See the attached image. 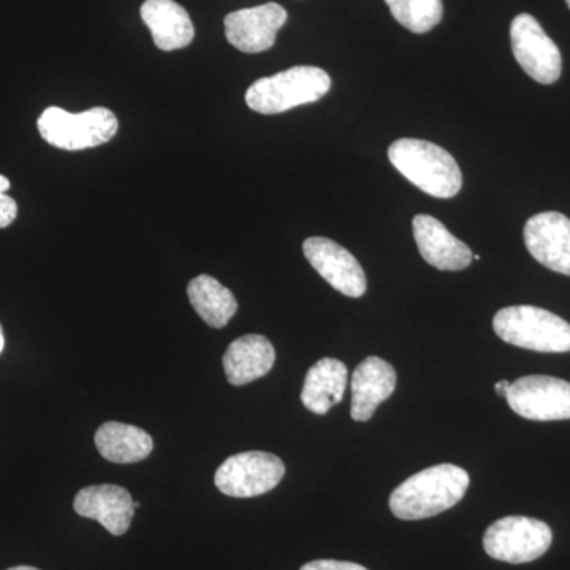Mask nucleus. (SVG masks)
<instances>
[{
  "label": "nucleus",
  "instance_id": "nucleus-1",
  "mask_svg": "<svg viewBox=\"0 0 570 570\" xmlns=\"http://www.w3.org/2000/svg\"><path fill=\"white\" fill-rule=\"evenodd\" d=\"M469 482L468 472L455 464L423 469L393 491L390 510L400 520L431 519L459 504Z\"/></svg>",
  "mask_w": 570,
  "mask_h": 570
},
{
  "label": "nucleus",
  "instance_id": "nucleus-2",
  "mask_svg": "<svg viewBox=\"0 0 570 570\" xmlns=\"http://www.w3.org/2000/svg\"><path fill=\"white\" fill-rule=\"evenodd\" d=\"M389 159L407 181L431 197H455L463 186L459 164L434 142L401 138L390 146Z\"/></svg>",
  "mask_w": 570,
  "mask_h": 570
},
{
  "label": "nucleus",
  "instance_id": "nucleus-3",
  "mask_svg": "<svg viewBox=\"0 0 570 570\" xmlns=\"http://www.w3.org/2000/svg\"><path fill=\"white\" fill-rule=\"evenodd\" d=\"M332 88V78L313 66H296L261 78L246 92V104L261 115H279L299 105L321 100Z\"/></svg>",
  "mask_w": 570,
  "mask_h": 570
},
{
  "label": "nucleus",
  "instance_id": "nucleus-4",
  "mask_svg": "<svg viewBox=\"0 0 570 570\" xmlns=\"http://www.w3.org/2000/svg\"><path fill=\"white\" fill-rule=\"evenodd\" d=\"M497 335L512 346L540 352H570V324L542 307L520 305L502 307L493 318Z\"/></svg>",
  "mask_w": 570,
  "mask_h": 570
},
{
  "label": "nucleus",
  "instance_id": "nucleus-5",
  "mask_svg": "<svg viewBox=\"0 0 570 570\" xmlns=\"http://www.w3.org/2000/svg\"><path fill=\"white\" fill-rule=\"evenodd\" d=\"M37 127L48 145L63 151H81L112 140L118 134L119 122L115 112L104 107L91 108L78 115L59 107H50L41 112Z\"/></svg>",
  "mask_w": 570,
  "mask_h": 570
},
{
  "label": "nucleus",
  "instance_id": "nucleus-6",
  "mask_svg": "<svg viewBox=\"0 0 570 570\" xmlns=\"http://www.w3.org/2000/svg\"><path fill=\"white\" fill-rule=\"evenodd\" d=\"M553 534L549 524L528 517H504L494 521L483 535L489 557L510 564L539 560L549 551Z\"/></svg>",
  "mask_w": 570,
  "mask_h": 570
},
{
  "label": "nucleus",
  "instance_id": "nucleus-7",
  "mask_svg": "<svg viewBox=\"0 0 570 570\" xmlns=\"http://www.w3.org/2000/svg\"><path fill=\"white\" fill-rule=\"evenodd\" d=\"M285 466L279 456L266 452H245L220 464L214 483L230 498H255L279 485Z\"/></svg>",
  "mask_w": 570,
  "mask_h": 570
},
{
  "label": "nucleus",
  "instance_id": "nucleus-8",
  "mask_svg": "<svg viewBox=\"0 0 570 570\" xmlns=\"http://www.w3.org/2000/svg\"><path fill=\"white\" fill-rule=\"evenodd\" d=\"M512 52L521 69L540 82L553 85L560 80L562 59L560 48L547 36L534 17L521 13L510 24Z\"/></svg>",
  "mask_w": 570,
  "mask_h": 570
},
{
  "label": "nucleus",
  "instance_id": "nucleus-9",
  "mask_svg": "<svg viewBox=\"0 0 570 570\" xmlns=\"http://www.w3.org/2000/svg\"><path fill=\"white\" fill-rule=\"evenodd\" d=\"M510 409L535 422L570 419V382L550 376H527L510 384L505 393Z\"/></svg>",
  "mask_w": 570,
  "mask_h": 570
},
{
  "label": "nucleus",
  "instance_id": "nucleus-10",
  "mask_svg": "<svg viewBox=\"0 0 570 570\" xmlns=\"http://www.w3.org/2000/svg\"><path fill=\"white\" fill-rule=\"evenodd\" d=\"M311 266L340 294L360 298L366 292V276L358 261L330 238L313 236L303 243Z\"/></svg>",
  "mask_w": 570,
  "mask_h": 570
},
{
  "label": "nucleus",
  "instance_id": "nucleus-11",
  "mask_svg": "<svg viewBox=\"0 0 570 570\" xmlns=\"http://www.w3.org/2000/svg\"><path fill=\"white\" fill-rule=\"evenodd\" d=\"M287 22V11L279 3L232 11L225 17V37L236 50L262 52L275 45L277 32Z\"/></svg>",
  "mask_w": 570,
  "mask_h": 570
},
{
  "label": "nucleus",
  "instance_id": "nucleus-12",
  "mask_svg": "<svg viewBox=\"0 0 570 570\" xmlns=\"http://www.w3.org/2000/svg\"><path fill=\"white\" fill-rule=\"evenodd\" d=\"M524 245L540 265L570 276V219L564 214H535L524 225Z\"/></svg>",
  "mask_w": 570,
  "mask_h": 570
},
{
  "label": "nucleus",
  "instance_id": "nucleus-13",
  "mask_svg": "<svg viewBox=\"0 0 570 570\" xmlns=\"http://www.w3.org/2000/svg\"><path fill=\"white\" fill-rule=\"evenodd\" d=\"M75 512L85 519L99 521L112 535H122L129 531L135 513V501L122 487H86L75 497Z\"/></svg>",
  "mask_w": 570,
  "mask_h": 570
},
{
  "label": "nucleus",
  "instance_id": "nucleus-14",
  "mask_svg": "<svg viewBox=\"0 0 570 570\" xmlns=\"http://www.w3.org/2000/svg\"><path fill=\"white\" fill-rule=\"evenodd\" d=\"M420 254L428 264L442 272H461L472 264V250L453 236L441 220L417 214L412 220Z\"/></svg>",
  "mask_w": 570,
  "mask_h": 570
},
{
  "label": "nucleus",
  "instance_id": "nucleus-15",
  "mask_svg": "<svg viewBox=\"0 0 570 570\" xmlns=\"http://www.w3.org/2000/svg\"><path fill=\"white\" fill-rule=\"evenodd\" d=\"M351 387L352 419L355 422H367L381 403L389 400L395 392V367L379 356H367L355 367Z\"/></svg>",
  "mask_w": 570,
  "mask_h": 570
},
{
  "label": "nucleus",
  "instance_id": "nucleus-16",
  "mask_svg": "<svg viewBox=\"0 0 570 570\" xmlns=\"http://www.w3.org/2000/svg\"><path fill=\"white\" fill-rule=\"evenodd\" d=\"M140 14L159 50H181L193 43V20L186 9L175 0H146Z\"/></svg>",
  "mask_w": 570,
  "mask_h": 570
},
{
  "label": "nucleus",
  "instance_id": "nucleus-17",
  "mask_svg": "<svg viewBox=\"0 0 570 570\" xmlns=\"http://www.w3.org/2000/svg\"><path fill=\"white\" fill-rule=\"evenodd\" d=\"M276 352L261 335L238 337L224 354V371L232 385H246L266 376L275 365Z\"/></svg>",
  "mask_w": 570,
  "mask_h": 570
},
{
  "label": "nucleus",
  "instance_id": "nucleus-18",
  "mask_svg": "<svg viewBox=\"0 0 570 570\" xmlns=\"http://www.w3.org/2000/svg\"><path fill=\"white\" fill-rule=\"evenodd\" d=\"M347 387V366L336 358L318 360L307 371L302 401L306 409L317 415H325L341 403Z\"/></svg>",
  "mask_w": 570,
  "mask_h": 570
},
{
  "label": "nucleus",
  "instance_id": "nucleus-19",
  "mask_svg": "<svg viewBox=\"0 0 570 570\" xmlns=\"http://www.w3.org/2000/svg\"><path fill=\"white\" fill-rule=\"evenodd\" d=\"M96 448L111 463L130 464L148 459L154 449L153 438L141 428L127 423L107 422L97 430Z\"/></svg>",
  "mask_w": 570,
  "mask_h": 570
},
{
  "label": "nucleus",
  "instance_id": "nucleus-20",
  "mask_svg": "<svg viewBox=\"0 0 570 570\" xmlns=\"http://www.w3.org/2000/svg\"><path fill=\"white\" fill-rule=\"evenodd\" d=\"M187 295L198 316L213 328H224L238 311L235 295L208 275L194 277L187 285Z\"/></svg>",
  "mask_w": 570,
  "mask_h": 570
},
{
  "label": "nucleus",
  "instance_id": "nucleus-21",
  "mask_svg": "<svg viewBox=\"0 0 570 570\" xmlns=\"http://www.w3.org/2000/svg\"><path fill=\"white\" fill-rule=\"evenodd\" d=\"M385 3L393 18L414 33L430 32L444 17L442 0H385Z\"/></svg>",
  "mask_w": 570,
  "mask_h": 570
},
{
  "label": "nucleus",
  "instance_id": "nucleus-22",
  "mask_svg": "<svg viewBox=\"0 0 570 570\" xmlns=\"http://www.w3.org/2000/svg\"><path fill=\"white\" fill-rule=\"evenodd\" d=\"M10 186V179L7 176L0 175V228L9 227L18 216L17 202L7 194Z\"/></svg>",
  "mask_w": 570,
  "mask_h": 570
},
{
  "label": "nucleus",
  "instance_id": "nucleus-23",
  "mask_svg": "<svg viewBox=\"0 0 570 570\" xmlns=\"http://www.w3.org/2000/svg\"><path fill=\"white\" fill-rule=\"evenodd\" d=\"M299 570H367L356 562L335 561V560H317L307 562Z\"/></svg>",
  "mask_w": 570,
  "mask_h": 570
},
{
  "label": "nucleus",
  "instance_id": "nucleus-24",
  "mask_svg": "<svg viewBox=\"0 0 570 570\" xmlns=\"http://www.w3.org/2000/svg\"><path fill=\"white\" fill-rule=\"evenodd\" d=\"M510 387L509 381H499L497 385H494V390H497L499 396H504L505 393H508V390Z\"/></svg>",
  "mask_w": 570,
  "mask_h": 570
},
{
  "label": "nucleus",
  "instance_id": "nucleus-25",
  "mask_svg": "<svg viewBox=\"0 0 570 570\" xmlns=\"http://www.w3.org/2000/svg\"><path fill=\"white\" fill-rule=\"evenodd\" d=\"M3 346H6V337H3L2 325H0V354H2Z\"/></svg>",
  "mask_w": 570,
  "mask_h": 570
},
{
  "label": "nucleus",
  "instance_id": "nucleus-26",
  "mask_svg": "<svg viewBox=\"0 0 570 570\" xmlns=\"http://www.w3.org/2000/svg\"><path fill=\"white\" fill-rule=\"evenodd\" d=\"M9 570H39V569L29 568V566H18V568H11Z\"/></svg>",
  "mask_w": 570,
  "mask_h": 570
},
{
  "label": "nucleus",
  "instance_id": "nucleus-27",
  "mask_svg": "<svg viewBox=\"0 0 570 570\" xmlns=\"http://www.w3.org/2000/svg\"><path fill=\"white\" fill-rule=\"evenodd\" d=\"M566 3H568V7L570 9V0H566Z\"/></svg>",
  "mask_w": 570,
  "mask_h": 570
}]
</instances>
